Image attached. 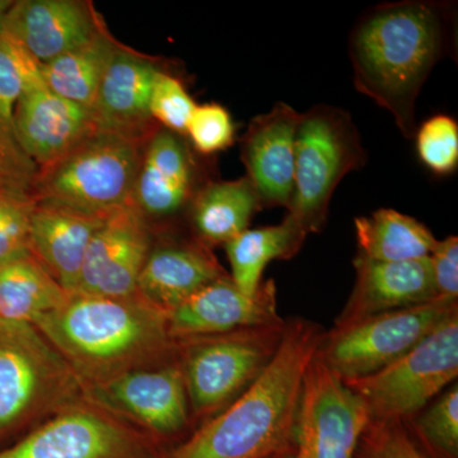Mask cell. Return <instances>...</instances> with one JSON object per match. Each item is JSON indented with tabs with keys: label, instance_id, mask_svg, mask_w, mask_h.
Returning a JSON list of instances; mask_svg holds the SVG:
<instances>
[{
	"label": "cell",
	"instance_id": "obj_7",
	"mask_svg": "<svg viewBox=\"0 0 458 458\" xmlns=\"http://www.w3.org/2000/svg\"><path fill=\"white\" fill-rule=\"evenodd\" d=\"M360 132L344 108L318 105L301 114L288 216L309 236L324 231L331 199L346 174L367 162Z\"/></svg>",
	"mask_w": 458,
	"mask_h": 458
},
{
	"label": "cell",
	"instance_id": "obj_9",
	"mask_svg": "<svg viewBox=\"0 0 458 458\" xmlns=\"http://www.w3.org/2000/svg\"><path fill=\"white\" fill-rule=\"evenodd\" d=\"M458 376V313L390 366L345 382L373 420H409Z\"/></svg>",
	"mask_w": 458,
	"mask_h": 458
},
{
	"label": "cell",
	"instance_id": "obj_3",
	"mask_svg": "<svg viewBox=\"0 0 458 458\" xmlns=\"http://www.w3.org/2000/svg\"><path fill=\"white\" fill-rule=\"evenodd\" d=\"M324 334L310 319H286L282 345L260 378L162 458H273L292 450L304 375Z\"/></svg>",
	"mask_w": 458,
	"mask_h": 458
},
{
	"label": "cell",
	"instance_id": "obj_20",
	"mask_svg": "<svg viewBox=\"0 0 458 458\" xmlns=\"http://www.w3.org/2000/svg\"><path fill=\"white\" fill-rule=\"evenodd\" d=\"M352 265L354 286L334 327L419 306L438 297L429 258L390 262L369 260L357 255Z\"/></svg>",
	"mask_w": 458,
	"mask_h": 458
},
{
	"label": "cell",
	"instance_id": "obj_4",
	"mask_svg": "<svg viewBox=\"0 0 458 458\" xmlns=\"http://www.w3.org/2000/svg\"><path fill=\"white\" fill-rule=\"evenodd\" d=\"M84 397L86 386L35 325L0 319V439Z\"/></svg>",
	"mask_w": 458,
	"mask_h": 458
},
{
	"label": "cell",
	"instance_id": "obj_36",
	"mask_svg": "<svg viewBox=\"0 0 458 458\" xmlns=\"http://www.w3.org/2000/svg\"><path fill=\"white\" fill-rule=\"evenodd\" d=\"M13 2H8V0H0V25H2L3 18H4L5 14L9 11V8L12 7Z\"/></svg>",
	"mask_w": 458,
	"mask_h": 458
},
{
	"label": "cell",
	"instance_id": "obj_24",
	"mask_svg": "<svg viewBox=\"0 0 458 458\" xmlns=\"http://www.w3.org/2000/svg\"><path fill=\"white\" fill-rule=\"evenodd\" d=\"M261 210L260 199L247 177L212 180L192 200L188 219L192 236L213 249L225 246L249 229L255 214Z\"/></svg>",
	"mask_w": 458,
	"mask_h": 458
},
{
	"label": "cell",
	"instance_id": "obj_25",
	"mask_svg": "<svg viewBox=\"0 0 458 458\" xmlns=\"http://www.w3.org/2000/svg\"><path fill=\"white\" fill-rule=\"evenodd\" d=\"M307 234L288 216L276 225L246 229L225 243L232 282L247 294H254L264 271L274 260H291L302 250Z\"/></svg>",
	"mask_w": 458,
	"mask_h": 458
},
{
	"label": "cell",
	"instance_id": "obj_35",
	"mask_svg": "<svg viewBox=\"0 0 458 458\" xmlns=\"http://www.w3.org/2000/svg\"><path fill=\"white\" fill-rule=\"evenodd\" d=\"M429 262L437 295L458 300V238L437 241Z\"/></svg>",
	"mask_w": 458,
	"mask_h": 458
},
{
	"label": "cell",
	"instance_id": "obj_1",
	"mask_svg": "<svg viewBox=\"0 0 458 458\" xmlns=\"http://www.w3.org/2000/svg\"><path fill=\"white\" fill-rule=\"evenodd\" d=\"M451 5L403 0L369 8L352 27V83L394 117L406 140L417 131L419 93L447 51Z\"/></svg>",
	"mask_w": 458,
	"mask_h": 458
},
{
	"label": "cell",
	"instance_id": "obj_22",
	"mask_svg": "<svg viewBox=\"0 0 458 458\" xmlns=\"http://www.w3.org/2000/svg\"><path fill=\"white\" fill-rule=\"evenodd\" d=\"M110 216H98L35 201L30 229V254L57 284L74 292L90 241Z\"/></svg>",
	"mask_w": 458,
	"mask_h": 458
},
{
	"label": "cell",
	"instance_id": "obj_26",
	"mask_svg": "<svg viewBox=\"0 0 458 458\" xmlns=\"http://www.w3.org/2000/svg\"><path fill=\"white\" fill-rule=\"evenodd\" d=\"M358 256L375 261L429 258L437 238L426 225L394 209H378L354 221Z\"/></svg>",
	"mask_w": 458,
	"mask_h": 458
},
{
	"label": "cell",
	"instance_id": "obj_31",
	"mask_svg": "<svg viewBox=\"0 0 458 458\" xmlns=\"http://www.w3.org/2000/svg\"><path fill=\"white\" fill-rule=\"evenodd\" d=\"M354 458H432L403 420H373L361 436Z\"/></svg>",
	"mask_w": 458,
	"mask_h": 458
},
{
	"label": "cell",
	"instance_id": "obj_19",
	"mask_svg": "<svg viewBox=\"0 0 458 458\" xmlns=\"http://www.w3.org/2000/svg\"><path fill=\"white\" fill-rule=\"evenodd\" d=\"M14 122L17 140L38 170L66 155L98 128L92 111L51 92L42 78L27 84Z\"/></svg>",
	"mask_w": 458,
	"mask_h": 458
},
{
	"label": "cell",
	"instance_id": "obj_5",
	"mask_svg": "<svg viewBox=\"0 0 458 458\" xmlns=\"http://www.w3.org/2000/svg\"><path fill=\"white\" fill-rule=\"evenodd\" d=\"M147 143L96 128L66 155L38 171L31 199L98 216L131 207Z\"/></svg>",
	"mask_w": 458,
	"mask_h": 458
},
{
	"label": "cell",
	"instance_id": "obj_18",
	"mask_svg": "<svg viewBox=\"0 0 458 458\" xmlns=\"http://www.w3.org/2000/svg\"><path fill=\"white\" fill-rule=\"evenodd\" d=\"M161 72L155 60L117 45L90 110L98 129L149 140L161 128L150 114V98Z\"/></svg>",
	"mask_w": 458,
	"mask_h": 458
},
{
	"label": "cell",
	"instance_id": "obj_29",
	"mask_svg": "<svg viewBox=\"0 0 458 458\" xmlns=\"http://www.w3.org/2000/svg\"><path fill=\"white\" fill-rule=\"evenodd\" d=\"M432 458H458V386L451 385L414 418L405 420Z\"/></svg>",
	"mask_w": 458,
	"mask_h": 458
},
{
	"label": "cell",
	"instance_id": "obj_2",
	"mask_svg": "<svg viewBox=\"0 0 458 458\" xmlns=\"http://www.w3.org/2000/svg\"><path fill=\"white\" fill-rule=\"evenodd\" d=\"M33 325L86 388L177 360L179 344L170 335L167 312L138 292L123 297L69 292Z\"/></svg>",
	"mask_w": 458,
	"mask_h": 458
},
{
	"label": "cell",
	"instance_id": "obj_10",
	"mask_svg": "<svg viewBox=\"0 0 458 458\" xmlns=\"http://www.w3.org/2000/svg\"><path fill=\"white\" fill-rule=\"evenodd\" d=\"M149 434L84 397L33 428L0 458H162Z\"/></svg>",
	"mask_w": 458,
	"mask_h": 458
},
{
	"label": "cell",
	"instance_id": "obj_12",
	"mask_svg": "<svg viewBox=\"0 0 458 458\" xmlns=\"http://www.w3.org/2000/svg\"><path fill=\"white\" fill-rule=\"evenodd\" d=\"M86 396L149 434L167 450L195 430L179 360L90 386Z\"/></svg>",
	"mask_w": 458,
	"mask_h": 458
},
{
	"label": "cell",
	"instance_id": "obj_23",
	"mask_svg": "<svg viewBox=\"0 0 458 458\" xmlns=\"http://www.w3.org/2000/svg\"><path fill=\"white\" fill-rule=\"evenodd\" d=\"M40 78L41 65L0 30V190L30 199L38 168L17 140L14 113L27 84Z\"/></svg>",
	"mask_w": 458,
	"mask_h": 458
},
{
	"label": "cell",
	"instance_id": "obj_6",
	"mask_svg": "<svg viewBox=\"0 0 458 458\" xmlns=\"http://www.w3.org/2000/svg\"><path fill=\"white\" fill-rule=\"evenodd\" d=\"M286 319L216 335L177 340L195 429L246 393L276 358Z\"/></svg>",
	"mask_w": 458,
	"mask_h": 458
},
{
	"label": "cell",
	"instance_id": "obj_17",
	"mask_svg": "<svg viewBox=\"0 0 458 458\" xmlns=\"http://www.w3.org/2000/svg\"><path fill=\"white\" fill-rule=\"evenodd\" d=\"M0 30L42 65L92 40L105 26L89 2L20 0Z\"/></svg>",
	"mask_w": 458,
	"mask_h": 458
},
{
	"label": "cell",
	"instance_id": "obj_30",
	"mask_svg": "<svg viewBox=\"0 0 458 458\" xmlns=\"http://www.w3.org/2000/svg\"><path fill=\"white\" fill-rule=\"evenodd\" d=\"M421 164L439 176L450 174L458 165V125L454 117L436 114L415 131Z\"/></svg>",
	"mask_w": 458,
	"mask_h": 458
},
{
	"label": "cell",
	"instance_id": "obj_15",
	"mask_svg": "<svg viewBox=\"0 0 458 458\" xmlns=\"http://www.w3.org/2000/svg\"><path fill=\"white\" fill-rule=\"evenodd\" d=\"M174 340L216 335L284 321L278 313L276 285L264 280L254 294L241 291L231 276L216 280L167 313Z\"/></svg>",
	"mask_w": 458,
	"mask_h": 458
},
{
	"label": "cell",
	"instance_id": "obj_21",
	"mask_svg": "<svg viewBox=\"0 0 458 458\" xmlns=\"http://www.w3.org/2000/svg\"><path fill=\"white\" fill-rule=\"evenodd\" d=\"M227 276L210 247L194 236L172 237L152 246L137 292L168 313L204 286Z\"/></svg>",
	"mask_w": 458,
	"mask_h": 458
},
{
	"label": "cell",
	"instance_id": "obj_13",
	"mask_svg": "<svg viewBox=\"0 0 458 458\" xmlns=\"http://www.w3.org/2000/svg\"><path fill=\"white\" fill-rule=\"evenodd\" d=\"M197 153L186 137L159 128L144 149L132 207L146 218L188 216L198 192L212 181L205 177Z\"/></svg>",
	"mask_w": 458,
	"mask_h": 458
},
{
	"label": "cell",
	"instance_id": "obj_16",
	"mask_svg": "<svg viewBox=\"0 0 458 458\" xmlns=\"http://www.w3.org/2000/svg\"><path fill=\"white\" fill-rule=\"evenodd\" d=\"M300 117L293 107L278 102L255 116L242 135L241 158L262 209H288L291 204Z\"/></svg>",
	"mask_w": 458,
	"mask_h": 458
},
{
	"label": "cell",
	"instance_id": "obj_14",
	"mask_svg": "<svg viewBox=\"0 0 458 458\" xmlns=\"http://www.w3.org/2000/svg\"><path fill=\"white\" fill-rule=\"evenodd\" d=\"M152 232L135 207L111 214L90 241L74 292L123 297L134 294L152 250Z\"/></svg>",
	"mask_w": 458,
	"mask_h": 458
},
{
	"label": "cell",
	"instance_id": "obj_28",
	"mask_svg": "<svg viewBox=\"0 0 458 458\" xmlns=\"http://www.w3.org/2000/svg\"><path fill=\"white\" fill-rule=\"evenodd\" d=\"M68 293L31 255L0 265V319L33 325Z\"/></svg>",
	"mask_w": 458,
	"mask_h": 458
},
{
	"label": "cell",
	"instance_id": "obj_8",
	"mask_svg": "<svg viewBox=\"0 0 458 458\" xmlns=\"http://www.w3.org/2000/svg\"><path fill=\"white\" fill-rule=\"evenodd\" d=\"M458 313L457 300L430 302L379 313L325 331L316 355L344 381L386 369Z\"/></svg>",
	"mask_w": 458,
	"mask_h": 458
},
{
	"label": "cell",
	"instance_id": "obj_32",
	"mask_svg": "<svg viewBox=\"0 0 458 458\" xmlns=\"http://www.w3.org/2000/svg\"><path fill=\"white\" fill-rule=\"evenodd\" d=\"M32 199L0 190V265L30 254Z\"/></svg>",
	"mask_w": 458,
	"mask_h": 458
},
{
	"label": "cell",
	"instance_id": "obj_27",
	"mask_svg": "<svg viewBox=\"0 0 458 458\" xmlns=\"http://www.w3.org/2000/svg\"><path fill=\"white\" fill-rule=\"evenodd\" d=\"M117 45L105 29L86 44L42 64V82L60 98L92 110Z\"/></svg>",
	"mask_w": 458,
	"mask_h": 458
},
{
	"label": "cell",
	"instance_id": "obj_11",
	"mask_svg": "<svg viewBox=\"0 0 458 458\" xmlns=\"http://www.w3.org/2000/svg\"><path fill=\"white\" fill-rule=\"evenodd\" d=\"M369 420L360 394L315 355L298 403L293 458H354Z\"/></svg>",
	"mask_w": 458,
	"mask_h": 458
},
{
	"label": "cell",
	"instance_id": "obj_34",
	"mask_svg": "<svg viewBox=\"0 0 458 458\" xmlns=\"http://www.w3.org/2000/svg\"><path fill=\"white\" fill-rule=\"evenodd\" d=\"M185 137L201 156H212L227 149L234 141L231 114L221 105H200L190 117Z\"/></svg>",
	"mask_w": 458,
	"mask_h": 458
},
{
	"label": "cell",
	"instance_id": "obj_37",
	"mask_svg": "<svg viewBox=\"0 0 458 458\" xmlns=\"http://www.w3.org/2000/svg\"><path fill=\"white\" fill-rule=\"evenodd\" d=\"M293 451L294 447L292 448V450L284 452V454H280L278 456L273 457V458H293Z\"/></svg>",
	"mask_w": 458,
	"mask_h": 458
},
{
	"label": "cell",
	"instance_id": "obj_33",
	"mask_svg": "<svg viewBox=\"0 0 458 458\" xmlns=\"http://www.w3.org/2000/svg\"><path fill=\"white\" fill-rule=\"evenodd\" d=\"M197 106L179 78L165 71L159 73L150 98V114L161 128L185 137Z\"/></svg>",
	"mask_w": 458,
	"mask_h": 458
}]
</instances>
